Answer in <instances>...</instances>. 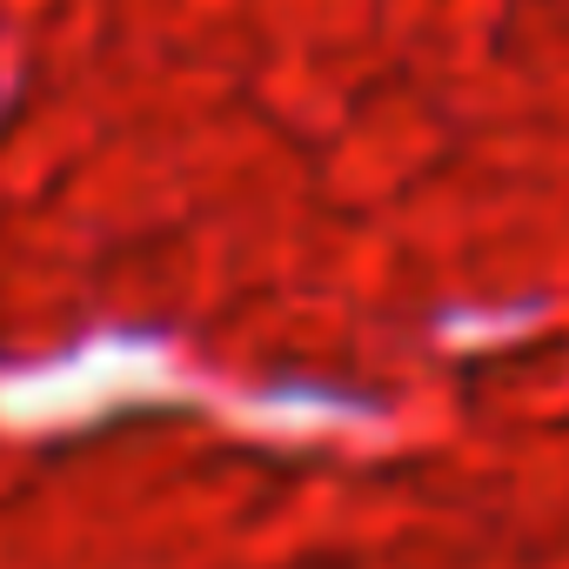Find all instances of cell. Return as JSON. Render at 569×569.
Returning <instances> with one entry per match:
<instances>
[]
</instances>
